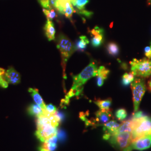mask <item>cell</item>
I'll use <instances>...</instances> for the list:
<instances>
[{
	"mask_svg": "<svg viewBox=\"0 0 151 151\" xmlns=\"http://www.w3.org/2000/svg\"><path fill=\"white\" fill-rule=\"evenodd\" d=\"M57 135H54L48 140L44 142L43 147L47 149L49 151H54L57 147Z\"/></svg>",
	"mask_w": 151,
	"mask_h": 151,
	"instance_id": "obj_18",
	"label": "cell"
},
{
	"mask_svg": "<svg viewBox=\"0 0 151 151\" xmlns=\"http://www.w3.org/2000/svg\"><path fill=\"white\" fill-rule=\"evenodd\" d=\"M134 79V76L132 73H125L122 77V83L127 86L132 83Z\"/></svg>",
	"mask_w": 151,
	"mask_h": 151,
	"instance_id": "obj_23",
	"label": "cell"
},
{
	"mask_svg": "<svg viewBox=\"0 0 151 151\" xmlns=\"http://www.w3.org/2000/svg\"><path fill=\"white\" fill-rule=\"evenodd\" d=\"M131 88L133 92L134 111H138L142 99L146 91L145 81L143 78L137 77L131 83Z\"/></svg>",
	"mask_w": 151,
	"mask_h": 151,
	"instance_id": "obj_5",
	"label": "cell"
},
{
	"mask_svg": "<svg viewBox=\"0 0 151 151\" xmlns=\"http://www.w3.org/2000/svg\"><path fill=\"white\" fill-rule=\"evenodd\" d=\"M110 71L104 66H100L98 69L97 76V85L98 86H103L104 81L108 78Z\"/></svg>",
	"mask_w": 151,
	"mask_h": 151,
	"instance_id": "obj_13",
	"label": "cell"
},
{
	"mask_svg": "<svg viewBox=\"0 0 151 151\" xmlns=\"http://www.w3.org/2000/svg\"><path fill=\"white\" fill-rule=\"evenodd\" d=\"M107 50L109 54L113 56H116L119 53V48L118 44L114 42H110L107 45Z\"/></svg>",
	"mask_w": 151,
	"mask_h": 151,
	"instance_id": "obj_22",
	"label": "cell"
},
{
	"mask_svg": "<svg viewBox=\"0 0 151 151\" xmlns=\"http://www.w3.org/2000/svg\"><path fill=\"white\" fill-rule=\"evenodd\" d=\"M8 86L9 83L6 80L4 76H0V86L6 88Z\"/></svg>",
	"mask_w": 151,
	"mask_h": 151,
	"instance_id": "obj_28",
	"label": "cell"
},
{
	"mask_svg": "<svg viewBox=\"0 0 151 151\" xmlns=\"http://www.w3.org/2000/svg\"><path fill=\"white\" fill-rule=\"evenodd\" d=\"M118 124L115 120H111L108 123L104 124L103 130L105 134L103 135V138L105 140H109L112 135H115L119 127Z\"/></svg>",
	"mask_w": 151,
	"mask_h": 151,
	"instance_id": "obj_11",
	"label": "cell"
},
{
	"mask_svg": "<svg viewBox=\"0 0 151 151\" xmlns=\"http://www.w3.org/2000/svg\"><path fill=\"white\" fill-rule=\"evenodd\" d=\"M97 65L95 62H91L78 75L73 76V83L71 89L78 90L83 88V85L92 77L97 76Z\"/></svg>",
	"mask_w": 151,
	"mask_h": 151,
	"instance_id": "obj_2",
	"label": "cell"
},
{
	"mask_svg": "<svg viewBox=\"0 0 151 151\" xmlns=\"http://www.w3.org/2000/svg\"><path fill=\"white\" fill-rule=\"evenodd\" d=\"M115 116L120 121H123L127 116L126 110L124 109H119L117 110L115 113Z\"/></svg>",
	"mask_w": 151,
	"mask_h": 151,
	"instance_id": "obj_26",
	"label": "cell"
},
{
	"mask_svg": "<svg viewBox=\"0 0 151 151\" xmlns=\"http://www.w3.org/2000/svg\"><path fill=\"white\" fill-rule=\"evenodd\" d=\"M57 128L52 125L44 126L37 128L35 132V135L39 140L42 142H45L50 138L57 134Z\"/></svg>",
	"mask_w": 151,
	"mask_h": 151,
	"instance_id": "obj_7",
	"label": "cell"
},
{
	"mask_svg": "<svg viewBox=\"0 0 151 151\" xmlns=\"http://www.w3.org/2000/svg\"><path fill=\"white\" fill-rule=\"evenodd\" d=\"M70 0H57L54 7L60 14L70 19L75 10Z\"/></svg>",
	"mask_w": 151,
	"mask_h": 151,
	"instance_id": "obj_8",
	"label": "cell"
},
{
	"mask_svg": "<svg viewBox=\"0 0 151 151\" xmlns=\"http://www.w3.org/2000/svg\"><path fill=\"white\" fill-rule=\"evenodd\" d=\"M77 12L81 15L86 16L87 17H90L93 14V12H92L91 11H87L85 9H84L83 10H81V11H78Z\"/></svg>",
	"mask_w": 151,
	"mask_h": 151,
	"instance_id": "obj_29",
	"label": "cell"
},
{
	"mask_svg": "<svg viewBox=\"0 0 151 151\" xmlns=\"http://www.w3.org/2000/svg\"><path fill=\"white\" fill-rule=\"evenodd\" d=\"M148 4L151 5V0H150V1L148 2Z\"/></svg>",
	"mask_w": 151,
	"mask_h": 151,
	"instance_id": "obj_36",
	"label": "cell"
},
{
	"mask_svg": "<svg viewBox=\"0 0 151 151\" xmlns=\"http://www.w3.org/2000/svg\"><path fill=\"white\" fill-rule=\"evenodd\" d=\"M132 147H131V146H129V147H127V148H125L123 150H122L123 151H132Z\"/></svg>",
	"mask_w": 151,
	"mask_h": 151,
	"instance_id": "obj_32",
	"label": "cell"
},
{
	"mask_svg": "<svg viewBox=\"0 0 151 151\" xmlns=\"http://www.w3.org/2000/svg\"><path fill=\"white\" fill-rule=\"evenodd\" d=\"M148 90L151 91V80L149 81L148 83Z\"/></svg>",
	"mask_w": 151,
	"mask_h": 151,
	"instance_id": "obj_34",
	"label": "cell"
},
{
	"mask_svg": "<svg viewBox=\"0 0 151 151\" xmlns=\"http://www.w3.org/2000/svg\"><path fill=\"white\" fill-rule=\"evenodd\" d=\"M89 2V0H77L76 2L75 6L77 9V12L83 10L87 4Z\"/></svg>",
	"mask_w": 151,
	"mask_h": 151,
	"instance_id": "obj_27",
	"label": "cell"
},
{
	"mask_svg": "<svg viewBox=\"0 0 151 151\" xmlns=\"http://www.w3.org/2000/svg\"><path fill=\"white\" fill-rule=\"evenodd\" d=\"M131 71L134 76L146 78L151 75V60L148 58L142 60L133 59L130 62Z\"/></svg>",
	"mask_w": 151,
	"mask_h": 151,
	"instance_id": "obj_4",
	"label": "cell"
},
{
	"mask_svg": "<svg viewBox=\"0 0 151 151\" xmlns=\"http://www.w3.org/2000/svg\"><path fill=\"white\" fill-rule=\"evenodd\" d=\"M130 146L132 148L139 151L148 149L151 146V135L142 137L133 140Z\"/></svg>",
	"mask_w": 151,
	"mask_h": 151,
	"instance_id": "obj_10",
	"label": "cell"
},
{
	"mask_svg": "<svg viewBox=\"0 0 151 151\" xmlns=\"http://www.w3.org/2000/svg\"><path fill=\"white\" fill-rule=\"evenodd\" d=\"M27 112L30 115L38 118L43 114L44 110L37 104H32L27 108Z\"/></svg>",
	"mask_w": 151,
	"mask_h": 151,
	"instance_id": "obj_17",
	"label": "cell"
},
{
	"mask_svg": "<svg viewBox=\"0 0 151 151\" xmlns=\"http://www.w3.org/2000/svg\"><path fill=\"white\" fill-rule=\"evenodd\" d=\"M89 43V40L85 36H81L76 45V50L83 51L86 48L87 44Z\"/></svg>",
	"mask_w": 151,
	"mask_h": 151,
	"instance_id": "obj_19",
	"label": "cell"
},
{
	"mask_svg": "<svg viewBox=\"0 0 151 151\" xmlns=\"http://www.w3.org/2000/svg\"><path fill=\"white\" fill-rule=\"evenodd\" d=\"M4 77L9 83L13 85H17L21 81V76L20 74L12 67H10L6 71Z\"/></svg>",
	"mask_w": 151,
	"mask_h": 151,
	"instance_id": "obj_12",
	"label": "cell"
},
{
	"mask_svg": "<svg viewBox=\"0 0 151 151\" xmlns=\"http://www.w3.org/2000/svg\"><path fill=\"white\" fill-rule=\"evenodd\" d=\"M5 73L6 71L4 69L0 68V76H4Z\"/></svg>",
	"mask_w": 151,
	"mask_h": 151,
	"instance_id": "obj_31",
	"label": "cell"
},
{
	"mask_svg": "<svg viewBox=\"0 0 151 151\" xmlns=\"http://www.w3.org/2000/svg\"><path fill=\"white\" fill-rule=\"evenodd\" d=\"M57 48L60 50L62 56V65L65 74L66 63L71 55L75 51V47L69 38H67L65 35L60 34L57 39Z\"/></svg>",
	"mask_w": 151,
	"mask_h": 151,
	"instance_id": "obj_3",
	"label": "cell"
},
{
	"mask_svg": "<svg viewBox=\"0 0 151 151\" xmlns=\"http://www.w3.org/2000/svg\"><path fill=\"white\" fill-rule=\"evenodd\" d=\"M132 134L130 132H124L112 135L109 141L114 148L123 150L129 147L132 143Z\"/></svg>",
	"mask_w": 151,
	"mask_h": 151,
	"instance_id": "obj_6",
	"label": "cell"
},
{
	"mask_svg": "<svg viewBox=\"0 0 151 151\" xmlns=\"http://www.w3.org/2000/svg\"><path fill=\"white\" fill-rule=\"evenodd\" d=\"M145 55L148 59H151V44L150 46L146 47L145 49Z\"/></svg>",
	"mask_w": 151,
	"mask_h": 151,
	"instance_id": "obj_30",
	"label": "cell"
},
{
	"mask_svg": "<svg viewBox=\"0 0 151 151\" xmlns=\"http://www.w3.org/2000/svg\"><path fill=\"white\" fill-rule=\"evenodd\" d=\"M133 130V122L132 120H128L123 121L122 124L119 125V127L116 132V134L124 132H130Z\"/></svg>",
	"mask_w": 151,
	"mask_h": 151,
	"instance_id": "obj_16",
	"label": "cell"
},
{
	"mask_svg": "<svg viewBox=\"0 0 151 151\" xmlns=\"http://www.w3.org/2000/svg\"><path fill=\"white\" fill-rule=\"evenodd\" d=\"M150 1V0H148V2H149V1Z\"/></svg>",
	"mask_w": 151,
	"mask_h": 151,
	"instance_id": "obj_37",
	"label": "cell"
},
{
	"mask_svg": "<svg viewBox=\"0 0 151 151\" xmlns=\"http://www.w3.org/2000/svg\"><path fill=\"white\" fill-rule=\"evenodd\" d=\"M29 92L30 93L35 103L42 108L44 111H45L46 109V105L44 103L42 98L39 93L38 90L36 88H29Z\"/></svg>",
	"mask_w": 151,
	"mask_h": 151,
	"instance_id": "obj_15",
	"label": "cell"
},
{
	"mask_svg": "<svg viewBox=\"0 0 151 151\" xmlns=\"http://www.w3.org/2000/svg\"><path fill=\"white\" fill-rule=\"evenodd\" d=\"M96 118L91 120V125L93 127H96L102 124H105L108 122L113 119L111 110L110 109L102 110L100 109L95 113Z\"/></svg>",
	"mask_w": 151,
	"mask_h": 151,
	"instance_id": "obj_9",
	"label": "cell"
},
{
	"mask_svg": "<svg viewBox=\"0 0 151 151\" xmlns=\"http://www.w3.org/2000/svg\"><path fill=\"white\" fill-rule=\"evenodd\" d=\"M44 31L45 34L48 38V40L51 41L55 39V30L54 28V24L51 20H47L45 27H44Z\"/></svg>",
	"mask_w": 151,
	"mask_h": 151,
	"instance_id": "obj_14",
	"label": "cell"
},
{
	"mask_svg": "<svg viewBox=\"0 0 151 151\" xmlns=\"http://www.w3.org/2000/svg\"><path fill=\"white\" fill-rule=\"evenodd\" d=\"M39 151H49V150H48L47 149H46V148H44L43 147H40V148H39Z\"/></svg>",
	"mask_w": 151,
	"mask_h": 151,
	"instance_id": "obj_33",
	"label": "cell"
},
{
	"mask_svg": "<svg viewBox=\"0 0 151 151\" xmlns=\"http://www.w3.org/2000/svg\"><path fill=\"white\" fill-rule=\"evenodd\" d=\"M95 104H96L98 107L102 110H108L109 109L110 106L111 105L112 100L111 99H108L106 100H97L94 101Z\"/></svg>",
	"mask_w": 151,
	"mask_h": 151,
	"instance_id": "obj_21",
	"label": "cell"
},
{
	"mask_svg": "<svg viewBox=\"0 0 151 151\" xmlns=\"http://www.w3.org/2000/svg\"><path fill=\"white\" fill-rule=\"evenodd\" d=\"M70 2H71V4H72L73 5H75L76 2L77 0H70Z\"/></svg>",
	"mask_w": 151,
	"mask_h": 151,
	"instance_id": "obj_35",
	"label": "cell"
},
{
	"mask_svg": "<svg viewBox=\"0 0 151 151\" xmlns=\"http://www.w3.org/2000/svg\"><path fill=\"white\" fill-rule=\"evenodd\" d=\"M133 140L146 135H151V117L144 115L138 118H132Z\"/></svg>",
	"mask_w": 151,
	"mask_h": 151,
	"instance_id": "obj_1",
	"label": "cell"
},
{
	"mask_svg": "<svg viewBox=\"0 0 151 151\" xmlns=\"http://www.w3.org/2000/svg\"><path fill=\"white\" fill-rule=\"evenodd\" d=\"M43 11L44 14L47 17V20H52L57 16L56 12L53 8H50L49 9H44Z\"/></svg>",
	"mask_w": 151,
	"mask_h": 151,
	"instance_id": "obj_24",
	"label": "cell"
},
{
	"mask_svg": "<svg viewBox=\"0 0 151 151\" xmlns=\"http://www.w3.org/2000/svg\"><path fill=\"white\" fill-rule=\"evenodd\" d=\"M92 36H93V38L91 39V44L93 47H99L102 44L104 33L95 34Z\"/></svg>",
	"mask_w": 151,
	"mask_h": 151,
	"instance_id": "obj_20",
	"label": "cell"
},
{
	"mask_svg": "<svg viewBox=\"0 0 151 151\" xmlns=\"http://www.w3.org/2000/svg\"></svg>",
	"mask_w": 151,
	"mask_h": 151,
	"instance_id": "obj_38",
	"label": "cell"
},
{
	"mask_svg": "<svg viewBox=\"0 0 151 151\" xmlns=\"http://www.w3.org/2000/svg\"><path fill=\"white\" fill-rule=\"evenodd\" d=\"M57 111V109L52 104H49L46 105V109L44 111V115H54V114Z\"/></svg>",
	"mask_w": 151,
	"mask_h": 151,
	"instance_id": "obj_25",
	"label": "cell"
}]
</instances>
